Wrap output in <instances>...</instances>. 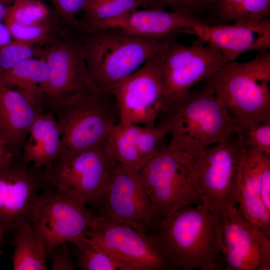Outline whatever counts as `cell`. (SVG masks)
<instances>
[{
  "label": "cell",
  "instance_id": "1",
  "mask_svg": "<svg viewBox=\"0 0 270 270\" xmlns=\"http://www.w3.org/2000/svg\"><path fill=\"white\" fill-rule=\"evenodd\" d=\"M221 218L202 204L158 218L145 233L175 270H222Z\"/></svg>",
  "mask_w": 270,
  "mask_h": 270
},
{
  "label": "cell",
  "instance_id": "2",
  "mask_svg": "<svg viewBox=\"0 0 270 270\" xmlns=\"http://www.w3.org/2000/svg\"><path fill=\"white\" fill-rule=\"evenodd\" d=\"M202 82L200 88L162 112L158 121L168 128V147L188 156L232 138L240 129L222 102Z\"/></svg>",
  "mask_w": 270,
  "mask_h": 270
},
{
  "label": "cell",
  "instance_id": "3",
  "mask_svg": "<svg viewBox=\"0 0 270 270\" xmlns=\"http://www.w3.org/2000/svg\"><path fill=\"white\" fill-rule=\"evenodd\" d=\"M202 82L220 98L239 128L270 120V52L244 62L228 61Z\"/></svg>",
  "mask_w": 270,
  "mask_h": 270
},
{
  "label": "cell",
  "instance_id": "4",
  "mask_svg": "<svg viewBox=\"0 0 270 270\" xmlns=\"http://www.w3.org/2000/svg\"><path fill=\"white\" fill-rule=\"evenodd\" d=\"M82 39L88 76L96 88L103 92L158 56L165 40L114 27L98 28L82 35Z\"/></svg>",
  "mask_w": 270,
  "mask_h": 270
},
{
  "label": "cell",
  "instance_id": "5",
  "mask_svg": "<svg viewBox=\"0 0 270 270\" xmlns=\"http://www.w3.org/2000/svg\"><path fill=\"white\" fill-rule=\"evenodd\" d=\"M50 110L61 137V152L57 160L68 159L104 144L120 122L116 102L108 92L98 90L88 96L61 102Z\"/></svg>",
  "mask_w": 270,
  "mask_h": 270
},
{
  "label": "cell",
  "instance_id": "6",
  "mask_svg": "<svg viewBox=\"0 0 270 270\" xmlns=\"http://www.w3.org/2000/svg\"><path fill=\"white\" fill-rule=\"evenodd\" d=\"M38 58L49 68L48 80L39 86L44 110L58 102L98 90L88 76L82 36L76 32L62 26L41 46Z\"/></svg>",
  "mask_w": 270,
  "mask_h": 270
},
{
  "label": "cell",
  "instance_id": "7",
  "mask_svg": "<svg viewBox=\"0 0 270 270\" xmlns=\"http://www.w3.org/2000/svg\"><path fill=\"white\" fill-rule=\"evenodd\" d=\"M139 174L158 219L187 206L202 204L188 156L168 145L146 162Z\"/></svg>",
  "mask_w": 270,
  "mask_h": 270
},
{
  "label": "cell",
  "instance_id": "8",
  "mask_svg": "<svg viewBox=\"0 0 270 270\" xmlns=\"http://www.w3.org/2000/svg\"><path fill=\"white\" fill-rule=\"evenodd\" d=\"M246 146L237 134L200 152L186 155L200 189L202 204L221 218L230 206H237L241 166Z\"/></svg>",
  "mask_w": 270,
  "mask_h": 270
},
{
  "label": "cell",
  "instance_id": "9",
  "mask_svg": "<svg viewBox=\"0 0 270 270\" xmlns=\"http://www.w3.org/2000/svg\"><path fill=\"white\" fill-rule=\"evenodd\" d=\"M178 36L166 39L158 55L162 88V114L184 100L194 86L228 62L213 46L197 42L191 46L182 44L177 42Z\"/></svg>",
  "mask_w": 270,
  "mask_h": 270
},
{
  "label": "cell",
  "instance_id": "10",
  "mask_svg": "<svg viewBox=\"0 0 270 270\" xmlns=\"http://www.w3.org/2000/svg\"><path fill=\"white\" fill-rule=\"evenodd\" d=\"M96 216L92 208L48 186L34 200L28 222L48 258L58 246L74 245L87 238Z\"/></svg>",
  "mask_w": 270,
  "mask_h": 270
},
{
  "label": "cell",
  "instance_id": "11",
  "mask_svg": "<svg viewBox=\"0 0 270 270\" xmlns=\"http://www.w3.org/2000/svg\"><path fill=\"white\" fill-rule=\"evenodd\" d=\"M106 142L44 169L49 185L98 210L118 163Z\"/></svg>",
  "mask_w": 270,
  "mask_h": 270
},
{
  "label": "cell",
  "instance_id": "12",
  "mask_svg": "<svg viewBox=\"0 0 270 270\" xmlns=\"http://www.w3.org/2000/svg\"><path fill=\"white\" fill-rule=\"evenodd\" d=\"M158 55L106 91L116 102L119 123L157 124L163 108Z\"/></svg>",
  "mask_w": 270,
  "mask_h": 270
},
{
  "label": "cell",
  "instance_id": "13",
  "mask_svg": "<svg viewBox=\"0 0 270 270\" xmlns=\"http://www.w3.org/2000/svg\"><path fill=\"white\" fill-rule=\"evenodd\" d=\"M98 210L104 218L144 234L158 219L139 172L118 162Z\"/></svg>",
  "mask_w": 270,
  "mask_h": 270
},
{
  "label": "cell",
  "instance_id": "14",
  "mask_svg": "<svg viewBox=\"0 0 270 270\" xmlns=\"http://www.w3.org/2000/svg\"><path fill=\"white\" fill-rule=\"evenodd\" d=\"M87 236L120 262L126 270H172L146 235L128 224L97 214Z\"/></svg>",
  "mask_w": 270,
  "mask_h": 270
},
{
  "label": "cell",
  "instance_id": "15",
  "mask_svg": "<svg viewBox=\"0 0 270 270\" xmlns=\"http://www.w3.org/2000/svg\"><path fill=\"white\" fill-rule=\"evenodd\" d=\"M48 186L44 169L21 155L0 168V226L4 235L28 222L34 200Z\"/></svg>",
  "mask_w": 270,
  "mask_h": 270
},
{
  "label": "cell",
  "instance_id": "16",
  "mask_svg": "<svg viewBox=\"0 0 270 270\" xmlns=\"http://www.w3.org/2000/svg\"><path fill=\"white\" fill-rule=\"evenodd\" d=\"M221 252L226 270H270V236L251 224L237 206L221 217Z\"/></svg>",
  "mask_w": 270,
  "mask_h": 270
},
{
  "label": "cell",
  "instance_id": "17",
  "mask_svg": "<svg viewBox=\"0 0 270 270\" xmlns=\"http://www.w3.org/2000/svg\"><path fill=\"white\" fill-rule=\"evenodd\" d=\"M168 130L162 122L154 126L118 123L108 136L106 146L118 162L139 172L150 158L168 145Z\"/></svg>",
  "mask_w": 270,
  "mask_h": 270
},
{
  "label": "cell",
  "instance_id": "18",
  "mask_svg": "<svg viewBox=\"0 0 270 270\" xmlns=\"http://www.w3.org/2000/svg\"><path fill=\"white\" fill-rule=\"evenodd\" d=\"M198 42L210 44L220 50L228 61L250 51L270 50V18L256 22L234 21L217 26H194Z\"/></svg>",
  "mask_w": 270,
  "mask_h": 270
},
{
  "label": "cell",
  "instance_id": "19",
  "mask_svg": "<svg viewBox=\"0 0 270 270\" xmlns=\"http://www.w3.org/2000/svg\"><path fill=\"white\" fill-rule=\"evenodd\" d=\"M207 26L210 24L206 20L180 12L139 8L100 28H118L142 36L164 40L181 34H194V27Z\"/></svg>",
  "mask_w": 270,
  "mask_h": 270
},
{
  "label": "cell",
  "instance_id": "20",
  "mask_svg": "<svg viewBox=\"0 0 270 270\" xmlns=\"http://www.w3.org/2000/svg\"><path fill=\"white\" fill-rule=\"evenodd\" d=\"M42 111L0 78V138L14 156L21 155L30 127L37 114Z\"/></svg>",
  "mask_w": 270,
  "mask_h": 270
},
{
  "label": "cell",
  "instance_id": "21",
  "mask_svg": "<svg viewBox=\"0 0 270 270\" xmlns=\"http://www.w3.org/2000/svg\"><path fill=\"white\" fill-rule=\"evenodd\" d=\"M61 150V137L52 112L49 110L39 112L22 148V158L38 168L46 169L58 160Z\"/></svg>",
  "mask_w": 270,
  "mask_h": 270
},
{
  "label": "cell",
  "instance_id": "22",
  "mask_svg": "<svg viewBox=\"0 0 270 270\" xmlns=\"http://www.w3.org/2000/svg\"><path fill=\"white\" fill-rule=\"evenodd\" d=\"M238 208L246 220L270 236V212L259 192L252 152L247 147L240 169Z\"/></svg>",
  "mask_w": 270,
  "mask_h": 270
},
{
  "label": "cell",
  "instance_id": "23",
  "mask_svg": "<svg viewBox=\"0 0 270 270\" xmlns=\"http://www.w3.org/2000/svg\"><path fill=\"white\" fill-rule=\"evenodd\" d=\"M49 76V68L42 59L36 58L25 60L0 74V78L7 86L26 96L41 110L39 86Z\"/></svg>",
  "mask_w": 270,
  "mask_h": 270
},
{
  "label": "cell",
  "instance_id": "24",
  "mask_svg": "<svg viewBox=\"0 0 270 270\" xmlns=\"http://www.w3.org/2000/svg\"><path fill=\"white\" fill-rule=\"evenodd\" d=\"M145 7V0H92L78 17V32L90 34L108 22Z\"/></svg>",
  "mask_w": 270,
  "mask_h": 270
},
{
  "label": "cell",
  "instance_id": "25",
  "mask_svg": "<svg viewBox=\"0 0 270 270\" xmlns=\"http://www.w3.org/2000/svg\"><path fill=\"white\" fill-rule=\"evenodd\" d=\"M14 252L12 256L14 270H46L44 244L28 222L17 227L12 233Z\"/></svg>",
  "mask_w": 270,
  "mask_h": 270
},
{
  "label": "cell",
  "instance_id": "26",
  "mask_svg": "<svg viewBox=\"0 0 270 270\" xmlns=\"http://www.w3.org/2000/svg\"><path fill=\"white\" fill-rule=\"evenodd\" d=\"M72 246L76 266L82 270H126L120 262L88 237Z\"/></svg>",
  "mask_w": 270,
  "mask_h": 270
},
{
  "label": "cell",
  "instance_id": "27",
  "mask_svg": "<svg viewBox=\"0 0 270 270\" xmlns=\"http://www.w3.org/2000/svg\"><path fill=\"white\" fill-rule=\"evenodd\" d=\"M55 17L42 0H14L6 10L4 23L20 26L40 24Z\"/></svg>",
  "mask_w": 270,
  "mask_h": 270
},
{
  "label": "cell",
  "instance_id": "28",
  "mask_svg": "<svg viewBox=\"0 0 270 270\" xmlns=\"http://www.w3.org/2000/svg\"><path fill=\"white\" fill-rule=\"evenodd\" d=\"M4 24L14 40L40 46L50 41L62 26L56 17L40 24L26 26L11 22Z\"/></svg>",
  "mask_w": 270,
  "mask_h": 270
},
{
  "label": "cell",
  "instance_id": "29",
  "mask_svg": "<svg viewBox=\"0 0 270 270\" xmlns=\"http://www.w3.org/2000/svg\"><path fill=\"white\" fill-rule=\"evenodd\" d=\"M216 0H145V8L162 10L168 8L170 11L180 12L208 20Z\"/></svg>",
  "mask_w": 270,
  "mask_h": 270
},
{
  "label": "cell",
  "instance_id": "30",
  "mask_svg": "<svg viewBox=\"0 0 270 270\" xmlns=\"http://www.w3.org/2000/svg\"><path fill=\"white\" fill-rule=\"evenodd\" d=\"M41 46L13 40L0 50V74L22 61L38 58Z\"/></svg>",
  "mask_w": 270,
  "mask_h": 270
},
{
  "label": "cell",
  "instance_id": "31",
  "mask_svg": "<svg viewBox=\"0 0 270 270\" xmlns=\"http://www.w3.org/2000/svg\"><path fill=\"white\" fill-rule=\"evenodd\" d=\"M57 20L65 28L78 33V20L92 0H48Z\"/></svg>",
  "mask_w": 270,
  "mask_h": 270
},
{
  "label": "cell",
  "instance_id": "32",
  "mask_svg": "<svg viewBox=\"0 0 270 270\" xmlns=\"http://www.w3.org/2000/svg\"><path fill=\"white\" fill-rule=\"evenodd\" d=\"M238 134L246 147L270 156V120L240 128Z\"/></svg>",
  "mask_w": 270,
  "mask_h": 270
},
{
  "label": "cell",
  "instance_id": "33",
  "mask_svg": "<svg viewBox=\"0 0 270 270\" xmlns=\"http://www.w3.org/2000/svg\"><path fill=\"white\" fill-rule=\"evenodd\" d=\"M250 148L259 192L265 206L270 212V156Z\"/></svg>",
  "mask_w": 270,
  "mask_h": 270
},
{
  "label": "cell",
  "instance_id": "34",
  "mask_svg": "<svg viewBox=\"0 0 270 270\" xmlns=\"http://www.w3.org/2000/svg\"><path fill=\"white\" fill-rule=\"evenodd\" d=\"M270 15V0H245L233 12L228 22H256Z\"/></svg>",
  "mask_w": 270,
  "mask_h": 270
},
{
  "label": "cell",
  "instance_id": "35",
  "mask_svg": "<svg viewBox=\"0 0 270 270\" xmlns=\"http://www.w3.org/2000/svg\"><path fill=\"white\" fill-rule=\"evenodd\" d=\"M245 0H217L208 20L210 26L228 24L234 10Z\"/></svg>",
  "mask_w": 270,
  "mask_h": 270
},
{
  "label": "cell",
  "instance_id": "36",
  "mask_svg": "<svg viewBox=\"0 0 270 270\" xmlns=\"http://www.w3.org/2000/svg\"><path fill=\"white\" fill-rule=\"evenodd\" d=\"M73 254L68 244L58 246L50 254L52 270H74Z\"/></svg>",
  "mask_w": 270,
  "mask_h": 270
},
{
  "label": "cell",
  "instance_id": "37",
  "mask_svg": "<svg viewBox=\"0 0 270 270\" xmlns=\"http://www.w3.org/2000/svg\"><path fill=\"white\" fill-rule=\"evenodd\" d=\"M13 40L7 26L4 22H0V50Z\"/></svg>",
  "mask_w": 270,
  "mask_h": 270
},
{
  "label": "cell",
  "instance_id": "38",
  "mask_svg": "<svg viewBox=\"0 0 270 270\" xmlns=\"http://www.w3.org/2000/svg\"><path fill=\"white\" fill-rule=\"evenodd\" d=\"M14 157L4 142L0 138V168Z\"/></svg>",
  "mask_w": 270,
  "mask_h": 270
},
{
  "label": "cell",
  "instance_id": "39",
  "mask_svg": "<svg viewBox=\"0 0 270 270\" xmlns=\"http://www.w3.org/2000/svg\"><path fill=\"white\" fill-rule=\"evenodd\" d=\"M14 0H0V22H3L8 7Z\"/></svg>",
  "mask_w": 270,
  "mask_h": 270
},
{
  "label": "cell",
  "instance_id": "40",
  "mask_svg": "<svg viewBox=\"0 0 270 270\" xmlns=\"http://www.w3.org/2000/svg\"><path fill=\"white\" fill-rule=\"evenodd\" d=\"M4 236V232L2 228V227L0 226V254L2 253V251L0 250L1 243H2V240Z\"/></svg>",
  "mask_w": 270,
  "mask_h": 270
}]
</instances>
